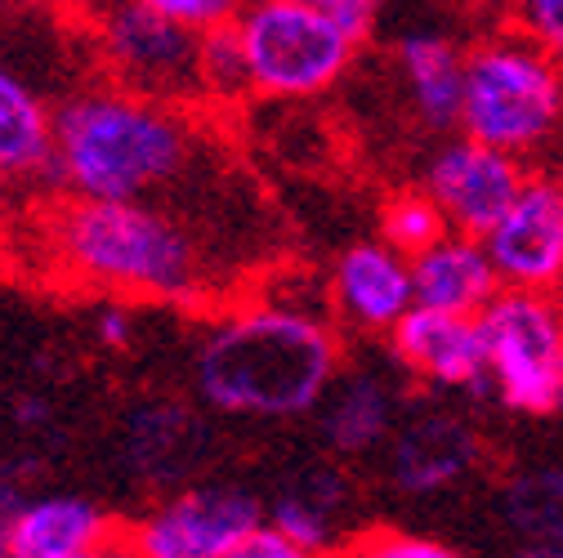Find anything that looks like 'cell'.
<instances>
[{"instance_id": "1", "label": "cell", "mask_w": 563, "mask_h": 558, "mask_svg": "<svg viewBox=\"0 0 563 558\" xmlns=\"http://www.w3.org/2000/svg\"><path fill=\"white\" fill-rule=\"evenodd\" d=\"M340 376L335 317L313 313L287 295L238 304L206 331L192 380L224 415L296 421L322 406Z\"/></svg>"}, {"instance_id": "2", "label": "cell", "mask_w": 563, "mask_h": 558, "mask_svg": "<svg viewBox=\"0 0 563 558\" xmlns=\"http://www.w3.org/2000/svg\"><path fill=\"white\" fill-rule=\"evenodd\" d=\"M201 148L188 103L153 99L117 81L77 90L54 108L49 179L67 197H162Z\"/></svg>"}, {"instance_id": "3", "label": "cell", "mask_w": 563, "mask_h": 558, "mask_svg": "<svg viewBox=\"0 0 563 558\" xmlns=\"http://www.w3.org/2000/svg\"><path fill=\"white\" fill-rule=\"evenodd\" d=\"M67 282L121 300H197L206 255L184 220L153 197H63L45 224Z\"/></svg>"}, {"instance_id": "4", "label": "cell", "mask_w": 563, "mask_h": 558, "mask_svg": "<svg viewBox=\"0 0 563 558\" xmlns=\"http://www.w3.org/2000/svg\"><path fill=\"white\" fill-rule=\"evenodd\" d=\"M461 134L537 157L563 134V63L515 27L465 49Z\"/></svg>"}, {"instance_id": "5", "label": "cell", "mask_w": 563, "mask_h": 558, "mask_svg": "<svg viewBox=\"0 0 563 558\" xmlns=\"http://www.w3.org/2000/svg\"><path fill=\"white\" fill-rule=\"evenodd\" d=\"M246 86L260 99H322L358 63L363 32L305 5V0H242L233 14Z\"/></svg>"}, {"instance_id": "6", "label": "cell", "mask_w": 563, "mask_h": 558, "mask_svg": "<svg viewBox=\"0 0 563 558\" xmlns=\"http://www.w3.org/2000/svg\"><path fill=\"white\" fill-rule=\"evenodd\" d=\"M487 344V384L519 415L563 406V295L501 287L478 313Z\"/></svg>"}, {"instance_id": "7", "label": "cell", "mask_w": 563, "mask_h": 558, "mask_svg": "<svg viewBox=\"0 0 563 558\" xmlns=\"http://www.w3.org/2000/svg\"><path fill=\"white\" fill-rule=\"evenodd\" d=\"M99 54L108 81L170 99L201 103V32L139 5V0H112L99 14Z\"/></svg>"}, {"instance_id": "8", "label": "cell", "mask_w": 563, "mask_h": 558, "mask_svg": "<svg viewBox=\"0 0 563 558\" xmlns=\"http://www.w3.org/2000/svg\"><path fill=\"white\" fill-rule=\"evenodd\" d=\"M264 510L242 487H188L121 536V554L144 558H238Z\"/></svg>"}, {"instance_id": "9", "label": "cell", "mask_w": 563, "mask_h": 558, "mask_svg": "<svg viewBox=\"0 0 563 558\" xmlns=\"http://www.w3.org/2000/svg\"><path fill=\"white\" fill-rule=\"evenodd\" d=\"M528 161L506 153V148H492L483 138H470L456 130V138L430 157L426 166V183L430 197L439 201V211L448 215V228L470 233V237H487L492 224H497L510 201L523 192L528 183Z\"/></svg>"}, {"instance_id": "10", "label": "cell", "mask_w": 563, "mask_h": 558, "mask_svg": "<svg viewBox=\"0 0 563 558\" xmlns=\"http://www.w3.org/2000/svg\"><path fill=\"white\" fill-rule=\"evenodd\" d=\"M483 242L501 287L563 295V175H528Z\"/></svg>"}, {"instance_id": "11", "label": "cell", "mask_w": 563, "mask_h": 558, "mask_svg": "<svg viewBox=\"0 0 563 558\" xmlns=\"http://www.w3.org/2000/svg\"><path fill=\"white\" fill-rule=\"evenodd\" d=\"M327 304L335 326H349L358 335H389L398 317L416 304L411 259L385 237L344 246L327 277Z\"/></svg>"}, {"instance_id": "12", "label": "cell", "mask_w": 563, "mask_h": 558, "mask_svg": "<svg viewBox=\"0 0 563 558\" xmlns=\"http://www.w3.org/2000/svg\"><path fill=\"white\" fill-rule=\"evenodd\" d=\"M394 358L407 376L434 389H474L487 384V344L478 313H448L411 304L389 331Z\"/></svg>"}, {"instance_id": "13", "label": "cell", "mask_w": 563, "mask_h": 558, "mask_svg": "<svg viewBox=\"0 0 563 558\" xmlns=\"http://www.w3.org/2000/svg\"><path fill=\"white\" fill-rule=\"evenodd\" d=\"M125 527L81 496L23 501L5 523V554L14 558H99L121 554Z\"/></svg>"}, {"instance_id": "14", "label": "cell", "mask_w": 563, "mask_h": 558, "mask_svg": "<svg viewBox=\"0 0 563 558\" xmlns=\"http://www.w3.org/2000/svg\"><path fill=\"white\" fill-rule=\"evenodd\" d=\"M394 67L411 116L434 134H456L465 90V45L443 27H411L394 45Z\"/></svg>"}, {"instance_id": "15", "label": "cell", "mask_w": 563, "mask_h": 558, "mask_svg": "<svg viewBox=\"0 0 563 558\" xmlns=\"http://www.w3.org/2000/svg\"><path fill=\"white\" fill-rule=\"evenodd\" d=\"M478 460H483V443L461 415L434 411L389 434V478L411 496L448 492Z\"/></svg>"}, {"instance_id": "16", "label": "cell", "mask_w": 563, "mask_h": 558, "mask_svg": "<svg viewBox=\"0 0 563 558\" xmlns=\"http://www.w3.org/2000/svg\"><path fill=\"white\" fill-rule=\"evenodd\" d=\"M411 287H416V304L448 313H483L492 295L501 291V277L483 237L448 228L434 246L411 255Z\"/></svg>"}, {"instance_id": "17", "label": "cell", "mask_w": 563, "mask_h": 558, "mask_svg": "<svg viewBox=\"0 0 563 558\" xmlns=\"http://www.w3.org/2000/svg\"><path fill=\"white\" fill-rule=\"evenodd\" d=\"M394 434V393L380 376L354 371L335 376L322 398V438L335 456H367Z\"/></svg>"}, {"instance_id": "18", "label": "cell", "mask_w": 563, "mask_h": 558, "mask_svg": "<svg viewBox=\"0 0 563 558\" xmlns=\"http://www.w3.org/2000/svg\"><path fill=\"white\" fill-rule=\"evenodd\" d=\"M54 153V108L0 63V166L14 179L49 175Z\"/></svg>"}, {"instance_id": "19", "label": "cell", "mask_w": 563, "mask_h": 558, "mask_svg": "<svg viewBox=\"0 0 563 558\" xmlns=\"http://www.w3.org/2000/svg\"><path fill=\"white\" fill-rule=\"evenodd\" d=\"M340 496H344V482L335 469H313L309 478H300L287 496L273 505V523L282 527L296 545L300 558L309 554H327L335 545V510H340Z\"/></svg>"}, {"instance_id": "20", "label": "cell", "mask_w": 563, "mask_h": 558, "mask_svg": "<svg viewBox=\"0 0 563 558\" xmlns=\"http://www.w3.org/2000/svg\"><path fill=\"white\" fill-rule=\"evenodd\" d=\"M506 518L523 536L528 549H563V473H532L519 478L506 496Z\"/></svg>"}, {"instance_id": "21", "label": "cell", "mask_w": 563, "mask_h": 558, "mask_svg": "<svg viewBox=\"0 0 563 558\" xmlns=\"http://www.w3.org/2000/svg\"><path fill=\"white\" fill-rule=\"evenodd\" d=\"M448 233V215L439 211V201L430 197V188H394L380 201L376 215V237H385L394 250H402L407 259L420 255L426 246H434Z\"/></svg>"}, {"instance_id": "22", "label": "cell", "mask_w": 563, "mask_h": 558, "mask_svg": "<svg viewBox=\"0 0 563 558\" xmlns=\"http://www.w3.org/2000/svg\"><path fill=\"white\" fill-rule=\"evenodd\" d=\"M251 94L246 86V67H242V49L233 27H216L201 36V103H229Z\"/></svg>"}, {"instance_id": "23", "label": "cell", "mask_w": 563, "mask_h": 558, "mask_svg": "<svg viewBox=\"0 0 563 558\" xmlns=\"http://www.w3.org/2000/svg\"><path fill=\"white\" fill-rule=\"evenodd\" d=\"M506 27L537 41L545 54L563 63V0H501Z\"/></svg>"}, {"instance_id": "24", "label": "cell", "mask_w": 563, "mask_h": 558, "mask_svg": "<svg viewBox=\"0 0 563 558\" xmlns=\"http://www.w3.org/2000/svg\"><path fill=\"white\" fill-rule=\"evenodd\" d=\"M139 5H148V10H157V14H166V19H175V23H184V27L206 36V32L233 23V14L242 10V0H139Z\"/></svg>"}, {"instance_id": "25", "label": "cell", "mask_w": 563, "mask_h": 558, "mask_svg": "<svg viewBox=\"0 0 563 558\" xmlns=\"http://www.w3.org/2000/svg\"><path fill=\"white\" fill-rule=\"evenodd\" d=\"M376 540H354V554L372 558H452L448 540H430L426 532H372Z\"/></svg>"}, {"instance_id": "26", "label": "cell", "mask_w": 563, "mask_h": 558, "mask_svg": "<svg viewBox=\"0 0 563 558\" xmlns=\"http://www.w3.org/2000/svg\"><path fill=\"white\" fill-rule=\"evenodd\" d=\"M305 5H313V10H322V14L340 19V23H349L354 32L372 36V27H376V19H380V10H385V0H305Z\"/></svg>"}, {"instance_id": "27", "label": "cell", "mask_w": 563, "mask_h": 558, "mask_svg": "<svg viewBox=\"0 0 563 558\" xmlns=\"http://www.w3.org/2000/svg\"><path fill=\"white\" fill-rule=\"evenodd\" d=\"M238 558H300V554H296V545H291L287 536H282V527L264 514V523L246 536V545H242Z\"/></svg>"}, {"instance_id": "28", "label": "cell", "mask_w": 563, "mask_h": 558, "mask_svg": "<svg viewBox=\"0 0 563 558\" xmlns=\"http://www.w3.org/2000/svg\"><path fill=\"white\" fill-rule=\"evenodd\" d=\"M99 339L108 344V348H130V322H125V313L121 309H112V313H103V322H99Z\"/></svg>"}, {"instance_id": "29", "label": "cell", "mask_w": 563, "mask_h": 558, "mask_svg": "<svg viewBox=\"0 0 563 558\" xmlns=\"http://www.w3.org/2000/svg\"><path fill=\"white\" fill-rule=\"evenodd\" d=\"M23 505V492H19V482L0 473V523H10V514Z\"/></svg>"}, {"instance_id": "30", "label": "cell", "mask_w": 563, "mask_h": 558, "mask_svg": "<svg viewBox=\"0 0 563 558\" xmlns=\"http://www.w3.org/2000/svg\"><path fill=\"white\" fill-rule=\"evenodd\" d=\"M10 250H14V246H10V233H5V224H0V268L10 264Z\"/></svg>"}, {"instance_id": "31", "label": "cell", "mask_w": 563, "mask_h": 558, "mask_svg": "<svg viewBox=\"0 0 563 558\" xmlns=\"http://www.w3.org/2000/svg\"><path fill=\"white\" fill-rule=\"evenodd\" d=\"M10 179H14V175H10L5 166H0V197H5V188H10Z\"/></svg>"}, {"instance_id": "32", "label": "cell", "mask_w": 563, "mask_h": 558, "mask_svg": "<svg viewBox=\"0 0 563 558\" xmlns=\"http://www.w3.org/2000/svg\"><path fill=\"white\" fill-rule=\"evenodd\" d=\"M0 554H5V523H0Z\"/></svg>"}]
</instances>
